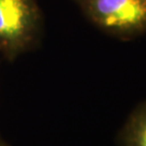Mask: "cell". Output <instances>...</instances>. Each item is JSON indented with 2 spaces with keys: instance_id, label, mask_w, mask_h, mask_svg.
Wrapping results in <instances>:
<instances>
[{
  "instance_id": "obj_1",
  "label": "cell",
  "mask_w": 146,
  "mask_h": 146,
  "mask_svg": "<svg viewBox=\"0 0 146 146\" xmlns=\"http://www.w3.org/2000/svg\"><path fill=\"white\" fill-rule=\"evenodd\" d=\"M43 16L37 0H0V55L13 62L40 43Z\"/></svg>"
},
{
  "instance_id": "obj_2",
  "label": "cell",
  "mask_w": 146,
  "mask_h": 146,
  "mask_svg": "<svg viewBox=\"0 0 146 146\" xmlns=\"http://www.w3.org/2000/svg\"><path fill=\"white\" fill-rule=\"evenodd\" d=\"M84 17L101 31L120 40L146 34V0H74Z\"/></svg>"
},
{
  "instance_id": "obj_3",
  "label": "cell",
  "mask_w": 146,
  "mask_h": 146,
  "mask_svg": "<svg viewBox=\"0 0 146 146\" xmlns=\"http://www.w3.org/2000/svg\"><path fill=\"white\" fill-rule=\"evenodd\" d=\"M121 146H146V101L131 113L119 133Z\"/></svg>"
},
{
  "instance_id": "obj_4",
  "label": "cell",
  "mask_w": 146,
  "mask_h": 146,
  "mask_svg": "<svg viewBox=\"0 0 146 146\" xmlns=\"http://www.w3.org/2000/svg\"><path fill=\"white\" fill-rule=\"evenodd\" d=\"M0 146H10L2 137H1V135H0Z\"/></svg>"
}]
</instances>
